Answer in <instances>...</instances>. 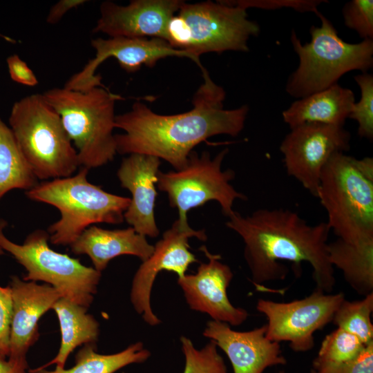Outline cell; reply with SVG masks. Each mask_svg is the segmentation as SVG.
<instances>
[{
	"instance_id": "26",
	"label": "cell",
	"mask_w": 373,
	"mask_h": 373,
	"mask_svg": "<svg viewBox=\"0 0 373 373\" xmlns=\"http://www.w3.org/2000/svg\"><path fill=\"white\" fill-rule=\"evenodd\" d=\"M372 311L373 293L359 300L347 301L344 299L336 311L332 321L337 327L355 335L366 345L373 341Z\"/></svg>"
},
{
	"instance_id": "5",
	"label": "cell",
	"mask_w": 373,
	"mask_h": 373,
	"mask_svg": "<svg viewBox=\"0 0 373 373\" xmlns=\"http://www.w3.org/2000/svg\"><path fill=\"white\" fill-rule=\"evenodd\" d=\"M46 102L59 115L75 146L80 167L102 166L114 159L117 146L115 102L122 99L105 86L86 91L54 88L42 94Z\"/></svg>"
},
{
	"instance_id": "12",
	"label": "cell",
	"mask_w": 373,
	"mask_h": 373,
	"mask_svg": "<svg viewBox=\"0 0 373 373\" xmlns=\"http://www.w3.org/2000/svg\"><path fill=\"white\" fill-rule=\"evenodd\" d=\"M350 139L342 126L305 123L291 128L280 146L287 173L316 198L323 167L334 153L350 149Z\"/></svg>"
},
{
	"instance_id": "22",
	"label": "cell",
	"mask_w": 373,
	"mask_h": 373,
	"mask_svg": "<svg viewBox=\"0 0 373 373\" xmlns=\"http://www.w3.org/2000/svg\"><path fill=\"white\" fill-rule=\"evenodd\" d=\"M58 318L61 335L57 354L50 361L36 369L43 370L55 364L64 368L68 356L82 345H96L99 334V324L95 317L87 313L88 308L60 298L53 305Z\"/></svg>"
},
{
	"instance_id": "38",
	"label": "cell",
	"mask_w": 373,
	"mask_h": 373,
	"mask_svg": "<svg viewBox=\"0 0 373 373\" xmlns=\"http://www.w3.org/2000/svg\"><path fill=\"white\" fill-rule=\"evenodd\" d=\"M310 373H316L314 370L312 369Z\"/></svg>"
},
{
	"instance_id": "29",
	"label": "cell",
	"mask_w": 373,
	"mask_h": 373,
	"mask_svg": "<svg viewBox=\"0 0 373 373\" xmlns=\"http://www.w3.org/2000/svg\"><path fill=\"white\" fill-rule=\"evenodd\" d=\"M361 90V99L354 102L349 118L358 124V135L370 141L373 139V76L367 72L354 76Z\"/></svg>"
},
{
	"instance_id": "18",
	"label": "cell",
	"mask_w": 373,
	"mask_h": 373,
	"mask_svg": "<svg viewBox=\"0 0 373 373\" xmlns=\"http://www.w3.org/2000/svg\"><path fill=\"white\" fill-rule=\"evenodd\" d=\"M266 330L265 324L239 332L226 323L211 320L207 323L203 335L226 354L233 373H262L267 367L287 363L280 343L267 338Z\"/></svg>"
},
{
	"instance_id": "4",
	"label": "cell",
	"mask_w": 373,
	"mask_h": 373,
	"mask_svg": "<svg viewBox=\"0 0 373 373\" xmlns=\"http://www.w3.org/2000/svg\"><path fill=\"white\" fill-rule=\"evenodd\" d=\"M88 169L81 167L68 177L38 183L26 196L50 204L60 212L59 220L48 230L55 245H70L88 227L97 223L119 224L131 198L106 192L87 179Z\"/></svg>"
},
{
	"instance_id": "31",
	"label": "cell",
	"mask_w": 373,
	"mask_h": 373,
	"mask_svg": "<svg viewBox=\"0 0 373 373\" xmlns=\"http://www.w3.org/2000/svg\"><path fill=\"white\" fill-rule=\"evenodd\" d=\"M229 3L245 9L256 8L264 10H276L290 8L300 12H318V7L326 0H226Z\"/></svg>"
},
{
	"instance_id": "17",
	"label": "cell",
	"mask_w": 373,
	"mask_h": 373,
	"mask_svg": "<svg viewBox=\"0 0 373 373\" xmlns=\"http://www.w3.org/2000/svg\"><path fill=\"white\" fill-rule=\"evenodd\" d=\"M10 287L12 312L8 359L28 365L27 352L39 336V320L61 296L48 284L25 281L17 276L11 277Z\"/></svg>"
},
{
	"instance_id": "35",
	"label": "cell",
	"mask_w": 373,
	"mask_h": 373,
	"mask_svg": "<svg viewBox=\"0 0 373 373\" xmlns=\"http://www.w3.org/2000/svg\"><path fill=\"white\" fill-rule=\"evenodd\" d=\"M86 1L85 0L59 1L50 8L46 21L50 24L57 23L68 11L85 3Z\"/></svg>"
},
{
	"instance_id": "14",
	"label": "cell",
	"mask_w": 373,
	"mask_h": 373,
	"mask_svg": "<svg viewBox=\"0 0 373 373\" xmlns=\"http://www.w3.org/2000/svg\"><path fill=\"white\" fill-rule=\"evenodd\" d=\"M90 44L95 50V57L70 77L64 86L65 88L83 92L104 86L101 82L102 77L96 75V70L102 62L111 57L115 58L128 73L136 72L144 65L153 67L160 59L172 56L189 58L200 69L203 67L200 59L174 48L166 41L159 38L98 37L92 39Z\"/></svg>"
},
{
	"instance_id": "33",
	"label": "cell",
	"mask_w": 373,
	"mask_h": 373,
	"mask_svg": "<svg viewBox=\"0 0 373 373\" xmlns=\"http://www.w3.org/2000/svg\"><path fill=\"white\" fill-rule=\"evenodd\" d=\"M315 372L316 373H373V341L365 345L361 351L353 358L338 365L322 368Z\"/></svg>"
},
{
	"instance_id": "15",
	"label": "cell",
	"mask_w": 373,
	"mask_h": 373,
	"mask_svg": "<svg viewBox=\"0 0 373 373\" xmlns=\"http://www.w3.org/2000/svg\"><path fill=\"white\" fill-rule=\"evenodd\" d=\"M200 249L208 258L201 263L194 274L178 278L190 309L208 314L213 321L238 326L248 318L249 313L232 305L227 288L233 274L231 268L220 261V256L211 254L205 246Z\"/></svg>"
},
{
	"instance_id": "25",
	"label": "cell",
	"mask_w": 373,
	"mask_h": 373,
	"mask_svg": "<svg viewBox=\"0 0 373 373\" xmlns=\"http://www.w3.org/2000/svg\"><path fill=\"white\" fill-rule=\"evenodd\" d=\"M37 180L10 128L0 117V200L12 189L30 190Z\"/></svg>"
},
{
	"instance_id": "3",
	"label": "cell",
	"mask_w": 373,
	"mask_h": 373,
	"mask_svg": "<svg viewBox=\"0 0 373 373\" xmlns=\"http://www.w3.org/2000/svg\"><path fill=\"white\" fill-rule=\"evenodd\" d=\"M338 238L350 244L373 240V158L334 153L323 167L317 195Z\"/></svg>"
},
{
	"instance_id": "28",
	"label": "cell",
	"mask_w": 373,
	"mask_h": 373,
	"mask_svg": "<svg viewBox=\"0 0 373 373\" xmlns=\"http://www.w3.org/2000/svg\"><path fill=\"white\" fill-rule=\"evenodd\" d=\"M185 365L183 373H228L222 357L216 343L210 340L200 350L195 347L186 336L180 337Z\"/></svg>"
},
{
	"instance_id": "13",
	"label": "cell",
	"mask_w": 373,
	"mask_h": 373,
	"mask_svg": "<svg viewBox=\"0 0 373 373\" xmlns=\"http://www.w3.org/2000/svg\"><path fill=\"white\" fill-rule=\"evenodd\" d=\"M195 237L205 241L204 230H195L184 226L178 220L167 229L154 246L151 256L142 261L136 271L131 284L130 299L135 312L151 326L160 323V320L151 307V289L157 274L162 271L176 273L178 278L184 276L191 264L198 262L189 251V240Z\"/></svg>"
},
{
	"instance_id": "2",
	"label": "cell",
	"mask_w": 373,
	"mask_h": 373,
	"mask_svg": "<svg viewBox=\"0 0 373 373\" xmlns=\"http://www.w3.org/2000/svg\"><path fill=\"white\" fill-rule=\"evenodd\" d=\"M226 226L237 233L245 243L244 257L254 284L285 279L292 262L297 269L303 262L312 267L316 289L330 294L335 285L334 267L329 261L327 222L307 224L298 213L285 209H260L243 216L234 212Z\"/></svg>"
},
{
	"instance_id": "34",
	"label": "cell",
	"mask_w": 373,
	"mask_h": 373,
	"mask_svg": "<svg viewBox=\"0 0 373 373\" xmlns=\"http://www.w3.org/2000/svg\"><path fill=\"white\" fill-rule=\"evenodd\" d=\"M6 63L10 78L15 82L30 87L37 86L38 79L32 69L17 54L7 57Z\"/></svg>"
},
{
	"instance_id": "37",
	"label": "cell",
	"mask_w": 373,
	"mask_h": 373,
	"mask_svg": "<svg viewBox=\"0 0 373 373\" xmlns=\"http://www.w3.org/2000/svg\"><path fill=\"white\" fill-rule=\"evenodd\" d=\"M0 37L2 38L3 39H4L6 41L9 42V43L15 44L17 42L15 39L10 37L8 36L4 35L1 34V32H0Z\"/></svg>"
},
{
	"instance_id": "6",
	"label": "cell",
	"mask_w": 373,
	"mask_h": 373,
	"mask_svg": "<svg viewBox=\"0 0 373 373\" xmlns=\"http://www.w3.org/2000/svg\"><path fill=\"white\" fill-rule=\"evenodd\" d=\"M316 15L321 19V26L310 28L309 42L303 44L294 30L291 33V43L299 63L288 77L285 88L289 95L296 98L336 84L350 71L365 73L373 66L372 39L356 44L345 42L327 17L319 11Z\"/></svg>"
},
{
	"instance_id": "20",
	"label": "cell",
	"mask_w": 373,
	"mask_h": 373,
	"mask_svg": "<svg viewBox=\"0 0 373 373\" xmlns=\"http://www.w3.org/2000/svg\"><path fill=\"white\" fill-rule=\"evenodd\" d=\"M75 254H86L92 261L94 269L102 272L108 262L122 255H133L142 261L152 254L154 246L146 236L130 227L122 229H105L95 225L86 229L70 245Z\"/></svg>"
},
{
	"instance_id": "30",
	"label": "cell",
	"mask_w": 373,
	"mask_h": 373,
	"mask_svg": "<svg viewBox=\"0 0 373 373\" xmlns=\"http://www.w3.org/2000/svg\"><path fill=\"white\" fill-rule=\"evenodd\" d=\"M345 25L363 39H373V1L352 0L342 9Z\"/></svg>"
},
{
	"instance_id": "1",
	"label": "cell",
	"mask_w": 373,
	"mask_h": 373,
	"mask_svg": "<svg viewBox=\"0 0 373 373\" xmlns=\"http://www.w3.org/2000/svg\"><path fill=\"white\" fill-rule=\"evenodd\" d=\"M203 83L192 99L193 108L175 115H160L136 102L131 109L115 117L117 153L144 154L163 159L175 170L182 169L192 149L221 134L236 137L243 130L249 107L224 109V90L203 67Z\"/></svg>"
},
{
	"instance_id": "8",
	"label": "cell",
	"mask_w": 373,
	"mask_h": 373,
	"mask_svg": "<svg viewBox=\"0 0 373 373\" xmlns=\"http://www.w3.org/2000/svg\"><path fill=\"white\" fill-rule=\"evenodd\" d=\"M176 14L169 23L166 41L198 59L208 52H247L249 38L260 31L246 9L226 0L184 1Z\"/></svg>"
},
{
	"instance_id": "39",
	"label": "cell",
	"mask_w": 373,
	"mask_h": 373,
	"mask_svg": "<svg viewBox=\"0 0 373 373\" xmlns=\"http://www.w3.org/2000/svg\"><path fill=\"white\" fill-rule=\"evenodd\" d=\"M278 373H285L284 371H280Z\"/></svg>"
},
{
	"instance_id": "32",
	"label": "cell",
	"mask_w": 373,
	"mask_h": 373,
	"mask_svg": "<svg viewBox=\"0 0 373 373\" xmlns=\"http://www.w3.org/2000/svg\"><path fill=\"white\" fill-rule=\"evenodd\" d=\"M4 251L0 248V255ZM12 312V291L10 285L0 286V358L8 359L10 353V334Z\"/></svg>"
},
{
	"instance_id": "21",
	"label": "cell",
	"mask_w": 373,
	"mask_h": 373,
	"mask_svg": "<svg viewBox=\"0 0 373 373\" xmlns=\"http://www.w3.org/2000/svg\"><path fill=\"white\" fill-rule=\"evenodd\" d=\"M354 102L352 90L336 84L295 101L282 117L290 128L305 123L344 126Z\"/></svg>"
},
{
	"instance_id": "7",
	"label": "cell",
	"mask_w": 373,
	"mask_h": 373,
	"mask_svg": "<svg viewBox=\"0 0 373 373\" xmlns=\"http://www.w3.org/2000/svg\"><path fill=\"white\" fill-rule=\"evenodd\" d=\"M10 128L38 180L68 177L79 167L77 151L57 113L42 94L15 102Z\"/></svg>"
},
{
	"instance_id": "10",
	"label": "cell",
	"mask_w": 373,
	"mask_h": 373,
	"mask_svg": "<svg viewBox=\"0 0 373 373\" xmlns=\"http://www.w3.org/2000/svg\"><path fill=\"white\" fill-rule=\"evenodd\" d=\"M228 152L226 148L211 158L209 152L198 155L192 151L186 164L180 170L158 172L156 186L167 194L171 207L178 209V220L181 224L189 225V210L209 201L218 202L223 214L229 217L234 212V201L247 200L230 183L235 178V172L232 169L222 170V162Z\"/></svg>"
},
{
	"instance_id": "23",
	"label": "cell",
	"mask_w": 373,
	"mask_h": 373,
	"mask_svg": "<svg viewBox=\"0 0 373 373\" xmlns=\"http://www.w3.org/2000/svg\"><path fill=\"white\" fill-rule=\"evenodd\" d=\"M329 261L350 286L363 296L373 293V240L350 244L339 238L328 242Z\"/></svg>"
},
{
	"instance_id": "19",
	"label": "cell",
	"mask_w": 373,
	"mask_h": 373,
	"mask_svg": "<svg viewBox=\"0 0 373 373\" xmlns=\"http://www.w3.org/2000/svg\"><path fill=\"white\" fill-rule=\"evenodd\" d=\"M160 159L144 154H130L123 159L117 175L123 188L131 193L124 219L135 231L156 238L160 233L155 218L156 182Z\"/></svg>"
},
{
	"instance_id": "36",
	"label": "cell",
	"mask_w": 373,
	"mask_h": 373,
	"mask_svg": "<svg viewBox=\"0 0 373 373\" xmlns=\"http://www.w3.org/2000/svg\"><path fill=\"white\" fill-rule=\"evenodd\" d=\"M28 365L0 358V373H26Z\"/></svg>"
},
{
	"instance_id": "11",
	"label": "cell",
	"mask_w": 373,
	"mask_h": 373,
	"mask_svg": "<svg viewBox=\"0 0 373 373\" xmlns=\"http://www.w3.org/2000/svg\"><path fill=\"white\" fill-rule=\"evenodd\" d=\"M344 299L342 292L326 294L315 289L310 295L287 303L260 298L256 309L267 319V338L288 342L293 351L305 352L314 346V334L332 321Z\"/></svg>"
},
{
	"instance_id": "24",
	"label": "cell",
	"mask_w": 373,
	"mask_h": 373,
	"mask_svg": "<svg viewBox=\"0 0 373 373\" xmlns=\"http://www.w3.org/2000/svg\"><path fill=\"white\" fill-rule=\"evenodd\" d=\"M97 345L86 344L75 356V364L70 369L57 368L54 370L32 369L29 373H114L133 363H141L151 356V352L142 342L129 345L124 350L111 354L96 352Z\"/></svg>"
},
{
	"instance_id": "9",
	"label": "cell",
	"mask_w": 373,
	"mask_h": 373,
	"mask_svg": "<svg viewBox=\"0 0 373 373\" xmlns=\"http://www.w3.org/2000/svg\"><path fill=\"white\" fill-rule=\"evenodd\" d=\"M7 223L0 220V248L10 253L26 270L25 281H44L70 301L88 308L97 293L102 272L84 265L78 259L52 249L49 233L42 229L31 232L21 245L3 233Z\"/></svg>"
},
{
	"instance_id": "27",
	"label": "cell",
	"mask_w": 373,
	"mask_h": 373,
	"mask_svg": "<svg viewBox=\"0 0 373 373\" xmlns=\"http://www.w3.org/2000/svg\"><path fill=\"white\" fill-rule=\"evenodd\" d=\"M364 346L357 336L337 327L325 336L313 361L312 369L318 370L346 362L355 357Z\"/></svg>"
},
{
	"instance_id": "16",
	"label": "cell",
	"mask_w": 373,
	"mask_h": 373,
	"mask_svg": "<svg viewBox=\"0 0 373 373\" xmlns=\"http://www.w3.org/2000/svg\"><path fill=\"white\" fill-rule=\"evenodd\" d=\"M181 0H134L127 6L111 1L101 3L100 16L92 32L110 37L159 38L166 41L167 28Z\"/></svg>"
}]
</instances>
